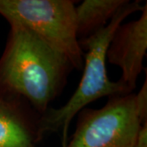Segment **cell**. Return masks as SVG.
<instances>
[{"instance_id":"1","label":"cell","mask_w":147,"mask_h":147,"mask_svg":"<svg viewBox=\"0 0 147 147\" xmlns=\"http://www.w3.org/2000/svg\"><path fill=\"white\" fill-rule=\"evenodd\" d=\"M73 67L62 54L19 25H10L0 57V86L42 115L63 91Z\"/></svg>"},{"instance_id":"2","label":"cell","mask_w":147,"mask_h":147,"mask_svg":"<svg viewBox=\"0 0 147 147\" xmlns=\"http://www.w3.org/2000/svg\"><path fill=\"white\" fill-rule=\"evenodd\" d=\"M140 1H129L100 30L79 40L84 53V67L80 83L68 101L60 108H49L40 117L39 136L42 139L49 132H62V146L66 145L71 121L86 106L104 96L131 93L119 81L109 79L106 70V52L116 29L131 14L143 9Z\"/></svg>"},{"instance_id":"3","label":"cell","mask_w":147,"mask_h":147,"mask_svg":"<svg viewBox=\"0 0 147 147\" xmlns=\"http://www.w3.org/2000/svg\"><path fill=\"white\" fill-rule=\"evenodd\" d=\"M146 123V79L137 93L111 96L100 109H83L64 147H136L138 132Z\"/></svg>"},{"instance_id":"4","label":"cell","mask_w":147,"mask_h":147,"mask_svg":"<svg viewBox=\"0 0 147 147\" xmlns=\"http://www.w3.org/2000/svg\"><path fill=\"white\" fill-rule=\"evenodd\" d=\"M75 1L0 0V15L19 25L62 54L74 69L84 67L77 34Z\"/></svg>"},{"instance_id":"5","label":"cell","mask_w":147,"mask_h":147,"mask_svg":"<svg viewBox=\"0 0 147 147\" xmlns=\"http://www.w3.org/2000/svg\"><path fill=\"white\" fill-rule=\"evenodd\" d=\"M147 51V4L138 20L120 24L116 29L106 52L108 62L122 70L119 82L130 92L136 88L137 81L144 69Z\"/></svg>"},{"instance_id":"6","label":"cell","mask_w":147,"mask_h":147,"mask_svg":"<svg viewBox=\"0 0 147 147\" xmlns=\"http://www.w3.org/2000/svg\"><path fill=\"white\" fill-rule=\"evenodd\" d=\"M40 117L26 100L0 86V147H37Z\"/></svg>"},{"instance_id":"7","label":"cell","mask_w":147,"mask_h":147,"mask_svg":"<svg viewBox=\"0 0 147 147\" xmlns=\"http://www.w3.org/2000/svg\"><path fill=\"white\" fill-rule=\"evenodd\" d=\"M128 2L129 0H85L75 7L79 40L91 36L106 26Z\"/></svg>"},{"instance_id":"8","label":"cell","mask_w":147,"mask_h":147,"mask_svg":"<svg viewBox=\"0 0 147 147\" xmlns=\"http://www.w3.org/2000/svg\"><path fill=\"white\" fill-rule=\"evenodd\" d=\"M136 147H147V123L142 125L138 132Z\"/></svg>"}]
</instances>
